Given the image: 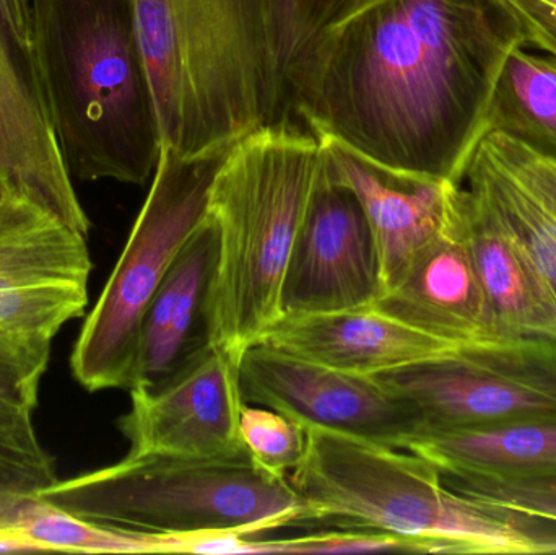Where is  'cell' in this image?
I'll return each instance as SVG.
<instances>
[{"mask_svg":"<svg viewBox=\"0 0 556 555\" xmlns=\"http://www.w3.org/2000/svg\"><path fill=\"white\" fill-rule=\"evenodd\" d=\"M508 0H371L320 36L283 94L316 137L421 178L463 185L508 55Z\"/></svg>","mask_w":556,"mask_h":555,"instance_id":"cell-1","label":"cell"},{"mask_svg":"<svg viewBox=\"0 0 556 555\" xmlns=\"http://www.w3.org/2000/svg\"><path fill=\"white\" fill-rule=\"evenodd\" d=\"M36 55L72 178L146 185L163 140L134 0H29Z\"/></svg>","mask_w":556,"mask_h":555,"instance_id":"cell-2","label":"cell"},{"mask_svg":"<svg viewBox=\"0 0 556 555\" xmlns=\"http://www.w3.org/2000/svg\"><path fill=\"white\" fill-rule=\"evenodd\" d=\"M324 168L319 137L285 119L238 140L212 182L218 260L208 341L238 365L280 319L288 261Z\"/></svg>","mask_w":556,"mask_h":555,"instance_id":"cell-3","label":"cell"},{"mask_svg":"<svg viewBox=\"0 0 556 555\" xmlns=\"http://www.w3.org/2000/svg\"><path fill=\"white\" fill-rule=\"evenodd\" d=\"M307 430L290 482L316 524L417 540L424 554H556V521L457 494L417 453Z\"/></svg>","mask_w":556,"mask_h":555,"instance_id":"cell-4","label":"cell"},{"mask_svg":"<svg viewBox=\"0 0 556 555\" xmlns=\"http://www.w3.org/2000/svg\"><path fill=\"white\" fill-rule=\"evenodd\" d=\"M163 147L198 156L280 121L267 0H134Z\"/></svg>","mask_w":556,"mask_h":555,"instance_id":"cell-5","label":"cell"},{"mask_svg":"<svg viewBox=\"0 0 556 555\" xmlns=\"http://www.w3.org/2000/svg\"><path fill=\"white\" fill-rule=\"evenodd\" d=\"M94 524L156 537H256L313 521L288 476L250 456L189 459L129 455L38 495Z\"/></svg>","mask_w":556,"mask_h":555,"instance_id":"cell-6","label":"cell"},{"mask_svg":"<svg viewBox=\"0 0 556 555\" xmlns=\"http://www.w3.org/2000/svg\"><path fill=\"white\" fill-rule=\"evenodd\" d=\"M231 147L198 156L163 147L149 195L72 352V374L85 390L132 387L147 310L204 222L212 182Z\"/></svg>","mask_w":556,"mask_h":555,"instance_id":"cell-7","label":"cell"},{"mask_svg":"<svg viewBox=\"0 0 556 555\" xmlns=\"http://www.w3.org/2000/svg\"><path fill=\"white\" fill-rule=\"evenodd\" d=\"M376 378L414 411L418 439L511 420L556 419V339H486Z\"/></svg>","mask_w":556,"mask_h":555,"instance_id":"cell-8","label":"cell"},{"mask_svg":"<svg viewBox=\"0 0 556 555\" xmlns=\"http://www.w3.org/2000/svg\"><path fill=\"white\" fill-rule=\"evenodd\" d=\"M0 194L25 199L90 234L52 123L29 0H0Z\"/></svg>","mask_w":556,"mask_h":555,"instance_id":"cell-9","label":"cell"},{"mask_svg":"<svg viewBox=\"0 0 556 555\" xmlns=\"http://www.w3.org/2000/svg\"><path fill=\"white\" fill-rule=\"evenodd\" d=\"M85 235L38 205L0 194V329L51 341L88 303Z\"/></svg>","mask_w":556,"mask_h":555,"instance_id":"cell-10","label":"cell"},{"mask_svg":"<svg viewBox=\"0 0 556 555\" xmlns=\"http://www.w3.org/2000/svg\"><path fill=\"white\" fill-rule=\"evenodd\" d=\"M247 403L269 407L306 429H326L405 450L420 436L414 411L376 377L345 374L257 344L240 362Z\"/></svg>","mask_w":556,"mask_h":555,"instance_id":"cell-11","label":"cell"},{"mask_svg":"<svg viewBox=\"0 0 556 555\" xmlns=\"http://www.w3.org/2000/svg\"><path fill=\"white\" fill-rule=\"evenodd\" d=\"M382 292L381 261L362 204L324 168L288 261L281 316L365 308Z\"/></svg>","mask_w":556,"mask_h":555,"instance_id":"cell-12","label":"cell"},{"mask_svg":"<svg viewBox=\"0 0 556 555\" xmlns=\"http://www.w3.org/2000/svg\"><path fill=\"white\" fill-rule=\"evenodd\" d=\"M119 429L132 455L231 459L248 455L240 436V365L211 349L153 391H130Z\"/></svg>","mask_w":556,"mask_h":555,"instance_id":"cell-13","label":"cell"},{"mask_svg":"<svg viewBox=\"0 0 556 555\" xmlns=\"http://www.w3.org/2000/svg\"><path fill=\"white\" fill-rule=\"evenodd\" d=\"M319 140L327 175L362 204L378 248L386 292L415 254L447 227L460 185L394 172L336 140Z\"/></svg>","mask_w":556,"mask_h":555,"instance_id":"cell-14","label":"cell"},{"mask_svg":"<svg viewBox=\"0 0 556 555\" xmlns=\"http://www.w3.org/2000/svg\"><path fill=\"white\" fill-rule=\"evenodd\" d=\"M459 192L447 227L372 306L425 335L466 345L496 338L460 228Z\"/></svg>","mask_w":556,"mask_h":555,"instance_id":"cell-15","label":"cell"},{"mask_svg":"<svg viewBox=\"0 0 556 555\" xmlns=\"http://www.w3.org/2000/svg\"><path fill=\"white\" fill-rule=\"evenodd\" d=\"M261 344L362 377H379L443 357L459 348L425 335L375 306L281 316Z\"/></svg>","mask_w":556,"mask_h":555,"instance_id":"cell-16","label":"cell"},{"mask_svg":"<svg viewBox=\"0 0 556 555\" xmlns=\"http://www.w3.org/2000/svg\"><path fill=\"white\" fill-rule=\"evenodd\" d=\"M217 260V225L205 215L147 310L129 391L156 390L211 351L207 308Z\"/></svg>","mask_w":556,"mask_h":555,"instance_id":"cell-17","label":"cell"},{"mask_svg":"<svg viewBox=\"0 0 556 555\" xmlns=\"http://www.w3.org/2000/svg\"><path fill=\"white\" fill-rule=\"evenodd\" d=\"M459 218L495 338L556 339V300L492 205L460 188Z\"/></svg>","mask_w":556,"mask_h":555,"instance_id":"cell-18","label":"cell"},{"mask_svg":"<svg viewBox=\"0 0 556 555\" xmlns=\"http://www.w3.org/2000/svg\"><path fill=\"white\" fill-rule=\"evenodd\" d=\"M447 475L519 476L556 469V419H522L430 433L412 443Z\"/></svg>","mask_w":556,"mask_h":555,"instance_id":"cell-19","label":"cell"},{"mask_svg":"<svg viewBox=\"0 0 556 555\" xmlns=\"http://www.w3.org/2000/svg\"><path fill=\"white\" fill-rule=\"evenodd\" d=\"M505 133L556 143V58L515 49L486 111L485 136Z\"/></svg>","mask_w":556,"mask_h":555,"instance_id":"cell-20","label":"cell"},{"mask_svg":"<svg viewBox=\"0 0 556 555\" xmlns=\"http://www.w3.org/2000/svg\"><path fill=\"white\" fill-rule=\"evenodd\" d=\"M9 528L35 541L42 551L88 554H182L189 538L134 533L94 524L61 510L41 497L16 504Z\"/></svg>","mask_w":556,"mask_h":555,"instance_id":"cell-21","label":"cell"},{"mask_svg":"<svg viewBox=\"0 0 556 555\" xmlns=\"http://www.w3.org/2000/svg\"><path fill=\"white\" fill-rule=\"evenodd\" d=\"M467 185L492 205L506 230L544 277L556 300V218L548 214L506 169L477 149L466 173Z\"/></svg>","mask_w":556,"mask_h":555,"instance_id":"cell-22","label":"cell"},{"mask_svg":"<svg viewBox=\"0 0 556 555\" xmlns=\"http://www.w3.org/2000/svg\"><path fill=\"white\" fill-rule=\"evenodd\" d=\"M371 0H267L280 121L288 78L314 42Z\"/></svg>","mask_w":556,"mask_h":555,"instance_id":"cell-23","label":"cell"},{"mask_svg":"<svg viewBox=\"0 0 556 555\" xmlns=\"http://www.w3.org/2000/svg\"><path fill=\"white\" fill-rule=\"evenodd\" d=\"M58 481L54 463L33 429L31 414L0 419V497H38Z\"/></svg>","mask_w":556,"mask_h":555,"instance_id":"cell-24","label":"cell"},{"mask_svg":"<svg viewBox=\"0 0 556 555\" xmlns=\"http://www.w3.org/2000/svg\"><path fill=\"white\" fill-rule=\"evenodd\" d=\"M240 436L250 458L273 475L288 476L306 456V427L269 407L244 404Z\"/></svg>","mask_w":556,"mask_h":555,"instance_id":"cell-25","label":"cell"},{"mask_svg":"<svg viewBox=\"0 0 556 555\" xmlns=\"http://www.w3.org/2000/svg\"><path fill=\"white\" fill-rule=\"evenodd\" d=\"M477 149L506 169L556 218V143L505 133H489Z\"/></svg>","mask_w":556,"mask_h":555,"instance_id":"cell-26","label":"cell"},{"mask_svg":"<svg viewBox=\"0 0 556 555\" xmlns=\"http://www.w3.org/2000/svg\"><path fill=\"white\" fill-rule=\"evenodd\" d=\"M441 476L457 494L556 521V469L519 476Z\"/></svg>","mask_w":556,"mask_h":555,"instance_id":"cell-27","label":"cell"},{"mask_svg":"<svg viewBox=\"0 0 556 555\" xmlns=\"http://www.w3.org/2000/svg\"><path fill=\"white\" fill-rule=\"evenodd\" d=\"M415 553L424 554L417 540L386 531L340 528L291 540H261V554H359Z\"/></svg>","mask_w":556,"mask_h":555,"instance_id":"cell-28","label":"cell"},{"mask_svg":"<svg viewBox=\"0 0 556 555\" xmlns=\"http://www.w3.org/2000/svg\"><path fill=\"white\" fill-rule=\"evenodd\" d=\"M51 341L0 329V393L35 409L39 383L51 357Z\"/></svg>","mask_w":556,"mask_h":555,"instance_id":"cell-29","label":"cell"},{"mask_svg":"<svg viewBox=\"0 0 556 555\" xmlns=\"http://www.w3.org/2000/svg\"><path fill=\"white\" fill-rule=\"evenodd\" d=\"M521 20L528 46L556 58V9L541 0H508Z\"/></svg>","mask_w":556,"mask_h":555,"instance_id":"cell-30","label":"cell"},{"mask_svg":"<svg viewBox=\"0 0 556 555\" xmlns=\"http://www.w3.org/2000/svg\"><path fill=\"white\" fill-rule=\"evenodd\" d=\"M42 551L41 546L13 528H0V553H28Z\"/></svg>","mask_w":556,"mask_h":555,"instance_id":"cell-31","label":"cell"},{"mask_svg":"<svg viewBox=\"0 0 556 555\" xmlns=\"http://www.w3.org/2000/svg\"><path fill=\"white\" fill-rule=\"evenodd\" d=\"M23 414H31V409L16 403L7 394L0 393V419H10V417L23 416Z\"/></svg>","mask_w":556,"mask_h":555,"instance_id":"cell-32","label":"cell"},{"mask_svg":"<svg viewBox=\"0 0 556 555\" xmlns=\"http://www.w3.org/2000/svg\"><path fill=\"white\" fill-rule=\"evenodd\" d=\"M20 501L22 499L0 497V528H9L10 518Z\"/></svg>","mask_w":556,"mask_h":555,"instance_id":"cell-33","label":"cell"},{"mask_svg":"<svg viewBox=\"0 0 556 555\" xmlns=\"http://www.w3.org/2000/svg\"><path fill=\"white\" fill-rule=\"evenodd\" d=\"M541 2L547 3L552 9H556V0H541Z\"/></svg>","mask_w":556,"mask_h":555,"instance_id":"cell-34","label":"cell"}]
</instances>
